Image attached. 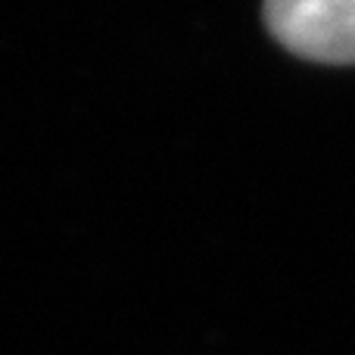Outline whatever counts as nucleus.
<instances>
[{
	"instance_id": "f257e3e1",
	"label": "nucleus",
	"mask_w": 355,
	"mask_h": 355,
	"mask_svg": "<svg viewBox=\"0 0 355 355\" xmlns=\"http://www.w3.org/2000/svg\"><path fill=\"white\" fill-rule=\"evenodd\" d=\"M271 37L321 66H355V0H265Z\"/></svg>"
}]
</instances>
